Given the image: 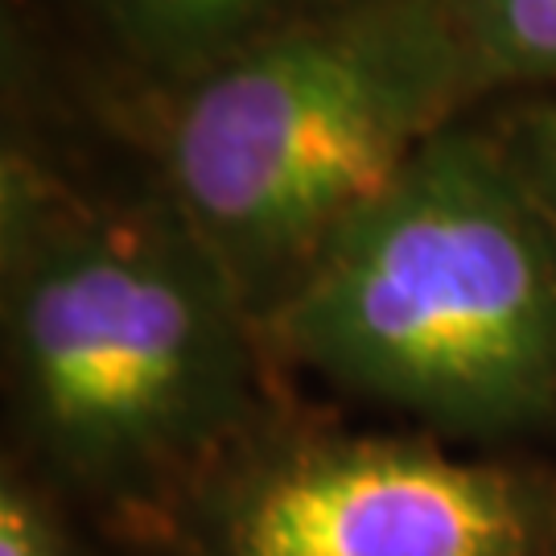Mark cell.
I'll return each instance as SVG.
<instances>
[{"label": "cell", "mask_w": 556, "mask_h": 556, "mask_svg": "<svg viewBox=\"0 0 556 556\" xmlns=\"http://www.w3.org/2000/svg\"><path fill=\"white\" fill-rule=\"evenodd\" d=\"M4 358L29 470L137 556L277 429L264 321L178 211H96L4 165Z\"/></svg>", "instance_id": "cell-1"}, {"label": "cell", "mask_w": 556, "mask_h": 556, "mask_svg": "<svg viewBox=\"0 0 556 556\" xmlns=\"http://www.w3.org/2000/svg\"><path fill=\"white\" fill-rule=\"evenodd\" d=\"M273 355L445 438L556 420V227L511 153L441 132L264 314Z\"/></svg>", "instance_id": "cell-2"}, {"label": "cell", "mask_w": 556, "mask_h": 556, "mask_svg": "<svg viewBox=\"0 0 556 556\" xmlns=\"http://www.w3.org/2000/svg\"><path fill=\"white\" fill-rule=\"evenodd\" d=\"M478 91L450 0H358L199 71L165 132L174 211L260 314Z\"/></svg>", "instance_id": "cell-3"}, {"label": "cell", "mask_w": 556, "mask_h": 556, "mask_svg": "<svg viewBox=\"0 0 556 556\" xmlns=\"http://www.w3.org/2000/svg\"><path fill=\"white\" fill-rule=\"evenodd\" d=\"M169 556H556V466L285 417L206 486Z\"/></svg>", "instance_id": "cell-4"}, {"label": "cell", "mask_w": 556, "mask_h": 556, "mask_svg": "<svg viewBox=\"0 0 556 556\" xmlns=\"http://www.w3.org/2000/svg\"><path fill=\"white\" fill-rule=\"evenodd\" d=\"M137 54L161 66L206 71L252 41H264L342 0H96Z\"/></svg>", "instance_id": "cell-5"}, {"label": "cell", "mask_w": 556, "mask_h": 556, "mask_svg": "<svg viewBox=\"0 0 556 556\" xmlns=\"http://www.w3.org/2000/svg\"><path fill=\"white\" fill-rule=\"evenodd\" d=\"M478 87L556 83V0H450Z\"/></svg>", "instance_id": "cell-6"}, {"label": "cell", "mask_w": 556, "mask_h": 556, "mask_svg": "<svg viewBox=\"0 0 556 556\" xmlns=\"http://www.w3.org/2000/svg\"><path fill=\"white\" fill-rule=\"evenodd\" d=\"M0 556H96L71 503L25 462H9L0 478Z\"/></svg>", "instance_id": "cell-7"}, {"label": "cell", "mask_w": 556, "mask_h": 556, "mask_svg": "<svg viewBox=\"0 0 556 556\" xmlns=\"http://www.w3.org/2000/svg\"><path fill=\"white\" fill-rule=\"evenodd\" d=\"M519 174L528 178L536 202L556 227V103L528 112L519 124V149L511 153Z\"/></svg>", "instance_id": "cell-8"}]
</instances>
